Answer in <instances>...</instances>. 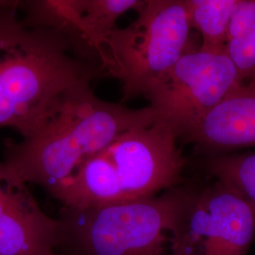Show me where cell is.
I'll use <instances>...</instances> for the list:
<instances>
[{
	"instance_id": "1",
	"label": "cell",
	"mask_w": 255,
	"mask_h": 255,
	"mask_svg": "<svg viewBox=\"0 0 255 255\" xmlns=\"http://www.w3.org/2000/svg\"><path fill=\"white\" fill-rule=\"evenodd\" d=\"M20 3L0 9V128L28 139L105 75L78 58L65 37L24 25L16 13Z\"/></svg>"
},
{
	"instance_id": "2",
	"label": "cell",
	"mask_w": 255,
	"mask_h": 255,
	"mask_svg": "<svg viewBox=\"0 0 255 255\" xmlns=\"http://www.w3.org/2000/svg\"><path fill=\"white\" fill-rule=\"evenodd\" d=\"M158 121L149 106L130 109L102 101L91 87L76 94L35 136L10 146L5 163L16 181L52 194L80 165L135 128Z\"/></svg>"
},
{
	"instance_id": "3",
	"label": "cell",
	"mask_w": 255,
	"mask_h": 255,
	"mask_svg": "<svg viewBox=\"0 0 255 255\" xmlns=\"http://www.w3.org/2000/svg\"><path fill=\"white\" fill-rule=\"evenodd\" d=\"M185 186L140 201L60 210L58 255H177Z\"/></svg>"
},
{
	"instance_id": "4",
	"label": "cell",
	"mask_w": 255,
	"mask_h": 255,
	"mask_svg": "<svg viewBox=\"0 0 255 255\" xmlns=\"http://www.w3.org/2000/svg\"><path fill=\"white\" fill-rule=\"evenodd\" d=\"M137 18L117 27L104 48L101 69L121 82V103L144 97L187 50L192 28L185 0H145Z\"/></svg>"
},
{
	"instance_id": "5",
	"label": "cell",
	"mask_w": 255,
	"mask_h": 255,
	"mask_svg": "<svg viewBox=\"0 0 255 255\" xmlns=\"http://www.w3.org/2000/svg\"><path fill=\"white\" fill-rule=\"evenodd\" d=\"M178 140L171 128L157 121L128 130L90 157L111 203L145 200L180 185L186 161Z\"/></svg>"
},
{
	"instance_id": "6",
	"label": "cell",
	"mask_w": 255,
	"mask_h": 255,
	"mask_svg": "<svg viewBox=\"0 0 255 255\" xmlns=\"http://www.w3.org/2000/svg\"><path fill=\"white\" fill-rule=\"evenodd\" d=\"M177 255H248L255 241V206L227 183H187Z\"/></svg>"
},
{
	"instance_id": "7",
	"label": "cell",
	"mask_w": 255,
	"mask_h": 255,
	"mask_svg": "<svg viewBox=\"0 0 255 255\" xmlns=\"http://www.w3.org/2000/svg\"><path fill=\"white\" fill-rule=\"evenodd\" d=\"M241 84V77L228 55L198 49L182 55L144 98L158 121L182 139Z\"/></svg>"
},
{
	"instance_id": "8",
	"label": "cell",
	"mask_w": 255,
	"mask_h": 255,
	"mask_svg": "<svg viewBox=\"0 0 255 255\" xmlns=\"http://www.w3.org/2000/svg\"><path fill=\"white\" fill-rule=\"evenodd\" d=\"M0 163V255H58V221Z\"/></svg>"
},
{
	"instance_id": "9",
	"label": "cell",
	"mask_w": 255,
	"mask_h": 255,
	"mask_svg": "<svg viewBox=\"0 0 255 255\" xmlns=\"http://www.w3.org/2000/svg\"><path fill=\"white\" fill-rule=\"evenodd\" d=\"M181 140L209 156L255 147V82L238 86Z\"/></svg>"
},
{
	"instance_id": "10",
	"label": "cell",
	"mask_w": 255,
	"mask_h": 255,
	"mask_svg": "<svg viewBox=\"0 0 255 255\" xmlns=\"http://www.w3.org/2000/svg\"><path fill=\"white\" fill-rule=\"evenodd\" d=\"M143 3L144 0H82L77 30L86 52L101 68L107 40L118 27L119 17L129 9L136 10Z\"/></svg>"
},
{
	"instance_id": "11",
	"label": "cell",
	"mask_w": 255,
	"mask_h": 255,
	"mask_svg": "<svg viewBox=\"0 0 255 255\" xmlns=\"http://www.w3.org/2000/svg\"><path fill=\"white\" fill-rule=\"evenodd\" d=\"M192 29L201 34L199 50L225 53L229 26L238 0H185Z\"/></svg>"
},
{
	"instance_id": "12",
	"label": "cell",
	"mask_w": 255,
	"mask_h": 255,
	"mask_svg": "<svg viewBox=\"0 0 255 255\" xmlns=\"http://www.w3.org/2000/svg\"><path fill=\"white\" fill-rule=\"evenodd\" d=\"M225 53L243 83L255 82V0H238L229 26Z\"/></svg>"
},
{
	"instance_id": "13",
	"label": "cell",
	"mask_w": 255,
	"mask_h": 255,
	"mask_svg": "<svg viewBox=\"0 0 255 255\" xmlns=\"http://www.w3.org/2000/svg\"><path fill=\"white\" fill-rule=\"evenodd\" d=\"M201 168L212 178L225 182L255 206V151L208 156Z\"/></svg>"
},
{
	"instance_id": "14",
	"label": "cell",
	"mask_w": 255,
	"mask_h": 255,
	"mask_svg": "<svg viewBox=\"0 0 255 255\" xmlns=\"http://www.w3.org/2000/svg\"><path fill=\"white\" fill-rule=\"evenodd\" d=\"M19 1H6V0H0V9L6 8V7H10L18 4Z\"/></svg>"
}]
</instances>
